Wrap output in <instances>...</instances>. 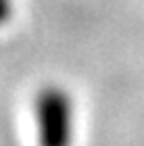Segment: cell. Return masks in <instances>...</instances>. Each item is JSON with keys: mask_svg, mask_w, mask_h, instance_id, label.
<instances>
[{"mask_svg": "<svg viewBox=\"0 0 144 146\" xmlns=\"http://www.w3.org/2000/svg\"><path fill=\"white\" fill-rule=\"evenodd\" d=\"M38 146H71L75 138V100L61 84H46L34 96Z\"/></svg>", "mask_w": 144, "mask_h": 146, "instance_id": "1", "label": "cell"}, {"mask_svg": "<svg viewBox=\"0 0 144 146\" xmlns=\"http://www.w3.org/2000/svg\"><path fill=\"white\" fill-rule=\"evenodd\" d=\"M17 11V0H0V29L6 27Z\"/></svg>", "mask_w": 144, "mask_h": 146, "instance_id": "2", "label": "cell"}]
</instances>
